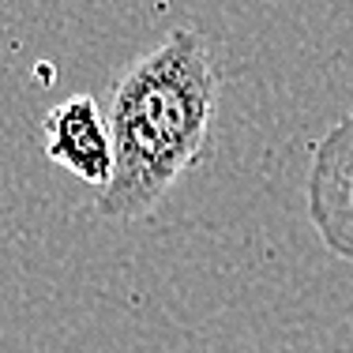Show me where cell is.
Masks as SVG:
<instances>
[{"label": "cell", "mask_w": 353, "mask_h": 353, "mask_svg": "<svg viewBox=\"0 0 353 353\" xmlns=\"http://www.w3.org/2000/svg\"><path fill=\"white\" fill-rule=\"evenodd\" d=\"M41 136H46V158L53 165L83 184H94L98 192L109 184L117 170V147L109 113H102L94 94H72L53 105L41 121Z\"/></svg>", "instance_id": "3957f363"}, {"label": "cell", "mask_w": 353, "mask_h": 353, "mask_svg": "<svg viewBox=\"0 0 353 353\" xmlns=\"http://www.w3.org/2000/svg\"><path fill=\"white\" fill-rule=\"evenodd\" d=\"M218 121V68L196 27H173L113 79L109 128L117 170L98 192V214L139 222L181 176L203 162Z\"/></svg>", "instance_id": "6da1fadb"}, {"label": "cell", "mask_w": 353, "mask_h": 353, "mask_svg": "<svg viewBox=\"0 0 353 353\" xmlns=\"http://www.w3.org/2000/svg\"><path fill=\"white\" fill-rule=\"evenodd\" d=\"M305 207L323 248L353 267V113L339 117L316 139Z\"/></svg>", "instance_id": "7a4b0ae2"}]
</instances>
